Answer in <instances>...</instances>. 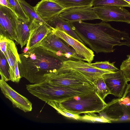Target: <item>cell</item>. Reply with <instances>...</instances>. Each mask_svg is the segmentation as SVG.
Instances as JSON below:
<instances>
[{
    "mask_svg": "<svg viewBox=\"0 0 130 130\" xmlns=\"http://www.w3.org/2000/svg\"><path fill=\"white\" fill-rule=\"evenodd\" d=\"M18 1L31 22L34 20H36L43 22L50 27L48 23L42 19L37 13L35 10L34 7L31 6L24 0Z\"/></svg>",
    "mask_w": 130,
    "mask_h": 130,
    "instance_id": "20",
    "label": "cell"
},
{
    "mask_svg": "<svg viewBox=\"0 0 130 130\" xmlns=\"http://www.w3.org/2000/svg\"><path fill=\"white\" fill-rule=\"evenodd\" d=\"M127 58L125 60V61H130V55H127Z\"/></svg>",
    "mask_w": 130,
    "mask_h": 130,
    "instance_id": "33",
    "label": "cell"
},
{
    "mask_svg": "<svg viewBox=\"0 0 130 130\" xmlns=\"http://www.w3.org/2000/svg\"><path fill=\"white\" fill-rule=\"evenodd\" d=\"M120 70L123 72L127 81H130V61H123L120 66Z\"/></svg>",
    "mask_w": 130,
    "mask_h": 130,
    "instance_id": "28",
    "label": "cell"
},
{
    "mask_svg": "<svg viewBox=\"0 0 130 130\" xmlns=\"http://www.w3.org/2000/svg\"><path fill=\"white\" fill-rule=\"evenodd\" d=\"M0 55L1 79L6 82L11 80L10 67L8 63L5 56L1 51Z\"/></svg>",
    "mask_w": 130,
    "mask_h": 130,
    "instance_id": "21",
    "label": "cell"
},
{
    "mask_svg": "<svg viewBox=\"0 0 130 130\" xmlns=\"http://www.w3.org/2000/svg\"><path fill=\"white\" fill-rule=\"evenodd\" d=\"M45 81L60 86L75 87L94 85L83 74L71 69L59 70Z\"/></svg>",
    "mask_w": 130,
    "mask_h": 130,
    "instance_id": "6",
    "label": "cell"
},
{
    "mask_svg": "<svg viewBox=\"0 0 130 130\" xmlns=\"http://www.w3.org/2000/svg\"><path fill=\"white\" fill-rule=\"evenodd\" d=\"M18 61H17L15 65L14 70V82L19 83L21 78L18 67Z\"/></svg>",
    "mask_w": 130,
    "mask_h": 130,
    "instance_id": "30",
    "label": "cell"
},
{
    "mask_svg": "<svg viewBox=\"0 0 130 130\" xmlns=\"http://www.w3.org/2000/svg\"><path fill=\"white\" fill-rule=\"evenodd\" d=\"M34 7L38 14L47 23L48 21L59 14L65 8L52 0H41Z\"/></svg>",
    "mask_w": 130,
    "mask_h": 130,
    "instance_id": "15",
    "label": "cell"
},
{
    "mask_svg": "<svg viewBox=\"0 0 130 130\" xmlns=\"http://www.w3.org/2000/svg\"><path fill=\"white\" fill-rule=\"evenodd\" d=\"M92 6L94 7L113 6L130 7V5L123 0H93Z\"/></svg>",
    "mask_w": 130,
    "mask_h": 130,
    "instance_id": "23",
    "label": "cell"
},
{
    "mask_svg": "<svg viewBox=\"0 0 130 130\" xmlns=\"http://www.w3.org/2000/svg\"><path fill=\"white\" fill-rule=\"evenodd\" d=\"M0 5L7 7L11 9V8L7 0H0Z\"/></svg>",
    "mask_w": 130,
    "mask_h": 130,
    "instance_id": "32",
    "label": "cell"
},
{
    "mask_svg": "<svg viewBox=\"0 0 130 130\" xmlns=\"http://www.w3.org/2000/svg\"><path fill=\"white\" fill-rule=\"evenodd\" d=\"M122 97L127 98L130 100V83L127 84Z\"/></svg>",
    "mask_w": 130,
    "mask_h": 130,
    "instance_id": "31",
    "label": "cell"
},
{
    "mask_svg": "<svg viewBox=\"0 0 130 130\" xmlns=\"http://www.w3.org/2000/svg\"><path fill=\"white\" fill-rule=\"evenodd\" d=\"M99 113L111 121H130V100L127 97L113 99Z\"/></svg>",
    "mask_w": 130,
    "mask_h": 130,
    "instance_id": "5",
    "label": "cell"
},
{
    "mask_svg": "<svg viewBox=\"0 0 130 130\" xmlns=\"http://www.w3.org/2000/svg\"><path fill=\"white\" fill-rule=\"evenodd\" d=\"M93 112H89L82 116L81 120L92 122H98L102 123H111L112 121L103 116H99Z\"/></svg>",
    "mask_w": 130,
    "mask_h": 130,
    "instance_id": "26",
    "label": "cell"
},
{
    "mask_svg": "<svg viewBox=\"0 0 130 130\" xmlns=\"http://www.w3.org/2000/svg\"><path fill=\"white\" fill-rule=\"evenodd\" d=\"M0 88L5 96L12 103L13 106L26 112L31 111L32 104L26 98L12 89L6 82L0 80Z\"/></svg>",
    "mask_w": 130,
    "mask_h": 130,
    "instance_id": "13",
    "label": "cell"
},
{
    "mask_svg": "<svg viewBox=\"0 0 130 130\" xmlns=\"http://www.w3.org/2000/svg\"><path fill=\"white\" fill-rule=\"evenodd\" d=\"M30 21H25L18 18L16 30L17 39V44L22 48L27 44L30 36L29 27Z\"/></svg>",
    "mask_w": 130,
    "mask_h": 130,
    "instance_id": "18",
    "label": "cell"
},
{
    "mask_svg": "<svg viewBox=\"0 0 130 130\" xmlns=\"http://www.w3.org/2000/svg\"><path fill=\"white\" fill-rule=\"evenodd\" d=\"M58 15L53 17L47 21V23L50 27L65 32L85 45L74 30L70 23L60 18Z\"/></svg>",
    "mask_w": 130,
    "mask_h": 130,
    "instance_id": "17",
    "label": "cell"
},
{
    "mask_svg": "<svg viewBox=\"0 0 130 130\" xmlns=\"http://www.w3.org/2000/svg\"><path fill=\"white\" fill-rule=\"evenodd\" d=\"M115 62L110 63L108 61L96 62L90 64L92 66L98 69L110 71H115L119 70L115 66Z\"/></svg>",
    "mask_w": 130,
    "mask_h": 130,
    "instance_id": "27",
    "label": "cell"
},
{
    "mask_svg": "<svg viewBox=\"0 0 130 130\" xmlns=\"http://www.w3.org/2000/svg\"><path fill=\"white\" fill-rule=\"evenodd\" d=\"M70 23L85 44L97 54L113 52L117 45L130 46L128 33L115 29L104 21L95 24L82 21Z\"/></svg>",
    "mask_w": 130,
    "mask_h": 130,
    "instance_id": "1",
    "label": "cell"
},
{
    "mask_svg": "<svg viewBox=\"0 0 130 130\" xmlns=\"http://www.w3.org/2000/svg\"><path fill=\"white\" fill-rule=\"evenodd\" d=\"M65 8L79 7H92L93 0H52Z\"/></svg>",
    "mask_w": 130,
    "mask_h": 130,
    "instance_id": "19",
    "label": "cell"
},
{
    "mask_svg": "<svg viewBox=\"0 0 130 130\" xmlns=\"http://www.w3.org/2000/svg\"><path fill=\"white\" fill-rule=\"evenodd\" d=\"M125 1L130 5V0H123Z\"/></svg>",
    "mask_w": 130,
    "mask_h": 130,
    "instance_id": "34",
    "label": "cell"
},
{
    "mask_svg": "<svg viewBox=\"0 0 130 130\" xmlns=\"http://www.w3.org/2000/svg\"><path fill=\"white\" fill-rule=\"evenodd\" d=\"M99 19L108 22L116 21L130 24V12L123 7L113 6L92 7Z\"/></svg>",
    "mask_w": 130,
    "mask_h": 130,
    "instance_id": "9",
    "label": "cell"
},
{
    "mask_svg": "<svg viewBox=\"0 0 130 130\" xmlns=\"http://www.w3.org/2000/svg\"><path fill=\"white\" fill-rule=\"evenodd\" d=\"M18 21V16L11 9L0 5V35L15 40L17 44Z\"/></svg>",
    "mask_w": 130,
    "mask_h": 130,
    "instance_id": "7",
    "label": "cell"
},
{
    "mask_svg": "<svg viewBox=\"0 0 130 130\" xmlns=\"http://www.w3.org/2000/svg\"><path fill=\"white\" fill-rule=\"evenodd\" d=\"M90 63L82 60H68L64 61L59 70L71 69L80 73L93 83L104 74L113 72L98 69L94 67Z\"/></svg>",
    "mask_w": 130,
    "mask_h": 130,
    "instance_id": "8",
    "label": "cell"
},
{
    "mask_svg": "<svg viewBox=\"0 0 130 130\" xmlns=\"http://www.w3.org/2000/svg\"><path fill=\"white\" fill-rule=\"evenodd\" d=\"M5 56L10 67L11 80L14 82V70L17 61L20 62L19 54L15 44L13 40L8 38Z\"/></svg>",
    "mask_w": 130,
    "mask_h": 130,
    "instance_id": "16",
    "label": "cell"
},
{
    "mask_svg": "<svg viewBox=\"0 0 130 130\" xmlns=\"http://www.w3.org/2000/svg\"><path fill=\"white\" fill-rule=\"evenodd\" d=\"M52 32L57 36L72 47L85 61L91 63L95 55L93 51L78 40L68 35L65 32L51 27Z\"/></svg>",
    "mask_w": 130,
    "mask_h": 130,
    "instance_id": "11",
    "label": "cell"
},
{
    "mask_svg": "<svg viewBox=\"0 0 130 130\" xmlns=\"http://www.w3.org/2000/svg\"><path fill=\"white\" fill-rule=\"evenodd\" d=\"M19 55L20 75L31 84L44 81L56 73L67 60L40 46L29 50Z\"/></svg>",
    "mask_w": 130,
    "mask_h": 130,
    "instance_id": "2",
    "label": "cell"
},
{
    "mask_svg": "<svg viewBox=\"0 0 130 130\" xmlns=\"http://www.w3.org/2000/svg\"><path fill=\"white\" fill-rule=\"evenodd\" d=\"M0 51L5 56L8 38L2 35H0Z\"/></svg>",
    "mask_w": 130,
    "mask_h": 130,
    "instance_id": "29",
    "label": "cell"
},
{
    "mask_svg": "<svg viewBox=\"0 0 130 130\" xmlns=\"http://www.w3.org/2000/svg\"><path fill=\"white\" fill-rule=\"evenodd\" d=\"M11 9L15 13L18 18L25 21H30L24 11L18 0H7ZM31 22V21H30Z\"/></svg>",
    "mask_w": 130,
    "mask_h": 130,
    "instance_id": "25",
    "label": "cell"
},
{
    "mask_svg": "<svg viewBox=\"0 0 130 130\" xmlns=\"http://www.w3.org/2000/svg\"><path fill=\"white\" fill-rule=\"evenodd\" d=\"M93 83L96 93L103 100H104L108 95L110 94V91L102 76L94 81Z\"/></svg>",
    "mask_w": 130,
    "mask_h": 130,
    "instance_id": "22",
    "label": "cell"
},
{
    "mask_svg": "<svg viewBox=\"0 0 130 130\" xmlns=\"http://www.w3.org/2000/svg\"><path fill=\"white\" fill-rule=\"evenodd\" d=\"M58 15L62 19L70 22L99 19L92 7H90L65 8Z\"/></svg>",
    "mask_w": 130,
    "mask_h": 130,
    "instance_id": "10",
    "label": "cell"
},
{
    "mask_svg": "<svg viewBox=\"0 0 130 130\" xmlns=\"http://www.w3.org/2000/svg\"><path fill=\"white\" fill-rule=\"evenodd\" d=\"M47 103L56 110L57 112L59 114L67 118L77 120H81L82 116L79 115L73 114L67 111L57 101H52Z\"/></svg>",
    "mask_w": 130,
    "mask_h": 130,
    "instance_id": "24",
    "label": "cell"
},
{
    "mask_svg": "<svg viewBox=\"0 0 130 130\" xmlns=\"http://www.w3.org/2000/svg\"><path fill=\"white\" fill-rule=\"evenodd\" d=\"M52 32L48 34L38 46L43 47L67 60L84 61L75 51L67 43Z\"/></svg>",
    "mask_w": 130,
    "mask_h": 130,
    "instance_id": "4",
    "label": "cell"
},
{
    "mask_svg": "<svg viewBox=\"0 0 130 130\" xmlns=\"http://www.w3.org/2000/svg\"><path fill=\"white\" fill-rule=\"evenodd\" d=\"M102 77L110 94L118 98H122L128 84L123 72L120 70L104 74Z\"/></svg>",
    "mask_w": 130,
    "mask_h": 130,
    "instance_id": "12",
    "label": "cell"
},
{
    "mask_svg": "<svg viewBox=\"0 0 130 130\" xmlns=\"http://www.w3.org/2000/svg\"><path fill=\"white\" fill-rule=\"evenodd\" d=\"M57 101L66 111L77 115L89 112L100 113L107 105L96 91Z\"/></svg>",
    "mask_w": 130,
    "mask_h": 130,
    "instance_id": "3",
    "label": "cell"
},
{
    "mask_svg": "<svg viewBox=\"0 0 130 130\" xmlns=\"http://www.w3.org/2000/svg\"><path fill=\"white\" fill-rule=\"evenodd\" d=\"M30 36L26 46L29 50L38 47L44 38L52 32L51 28L45 23L34 20L29 27Z\"/></svg>",
    "mask_w": 130,
    "mask_h": 130,
    "instance_id": "14",
    "label": "cell"
}]
</instances>
